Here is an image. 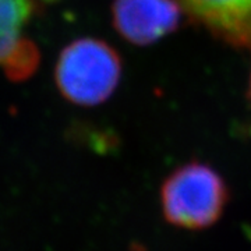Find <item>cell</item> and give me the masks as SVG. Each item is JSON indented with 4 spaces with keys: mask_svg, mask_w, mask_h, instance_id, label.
<instances>
[{
    "mask_svg": "<svg viewBox=\"0 0 251 251\" xmlns=\"http://www.w3.org/2000/svg\"><path fill=\"white\" fill-rule=\"evenodd\" d=\"M229 202L225 179L209 165L188 162L173 171L161 187L162 214L166 222L187 230L215 225Z\"/></svg>",
    "mask_w": 251,
    "mask_h": 251,
    "instance_id": "1",
    "label": "cell"
},
{
    "mask_svg": "<svg viewBox=\"0 0 251 251\" xmlns=\"http://www.w3.org/2000/svg\"><path fill=\"white\" fill-rule=\"evenodd\" d=\"M122 78V59L115 48L95 38H81L63 49L54 81L63 98L78 106L108 100Z\"/></svg>",
    "mask_w": 251,
    "mask_h": 251,
    "instance_id": "2",
    "label": "cell"
},
{
    "mask_svg": "<svg viewBox=\"0 0 251 251\" xmlns=\"http://www.w3.org/2000/svg\"><path fill=\"white\" fill-rule=\"evenodd\" d=\"M183 11L176 0H113L112 23L127 42L155 44L176 31Z\"/></svg>",
    "mask_w": 251,
    "mask_h": 251,
    "instance_id": "3",
    "label": "cell"
},
{
    "mask_svg": "<svg viewBox=\"0 0 251 251\" xmlns=\"http://www.w3.org/2000/svg\"><path fill=\"white\" fill-rule=\"evenodd\" d=\"M188 20L226 45L251 53V0H176Z\"/></svg>",
    "mask_w": 251,
    "mask_h": 251,
    "instance_id": "4",
    "label": "cell"
},
{
    "mask_svg": "<svg viewBox=\"0 0 251 251\" xmlns=\"http://www.w3.org/2000/svg\"><path fill=\"white\" fill-rule=\"evenodd\" d=\"M34 9V0H0V66L23 38Z\"/></svg>",
    "mask_w": 251,
    "mask_h": 251,
    "instance_id": "5",
    "label": "cell"
},
{
    "mask_svg": "<svg viewBox=\"0 0 251 251\" xmlns=\"http://www.w3.org/2000/svg\"><path fill=\"white\" fill-rule=\"evenodd\" d=\"M41 53L38 46L27 38H21L1 67L6 77L13 82H21L32 77L39 67Z\"/></svg>",
    "mask_w": 251,
    "mask_h": 251,
    "instance_id": "6",
    "label": "cell"
},
{
    "mask_svg": "<svg viewBox=\"0 0 251 251\" xmlns=\"http://www.w3.org/2000/svg\"><path fill=\"white\" fill-rule=\"evenodd\" d=\"M249 94H250V99H251V77H250V88H249Z\"/></svg>",
    "mask_w": 251,
    "mask_h": 251,
    "instance_id": "7",
    "label": "cell"
}]
</instances>
